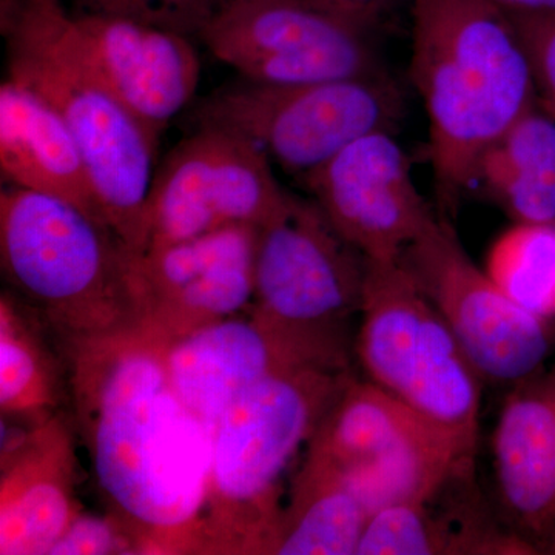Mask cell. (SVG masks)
<instances>
[{
  "label": "cell",
  "mask_w": 555,
  "mask_h": 555,
  "mask_svg": "<svg viewBox=\"0 0 555 555\" xmlns=\"http://www.w3.org/2000/svg\"><path fill=\"white\" fill-rule=\"evenodd\" d=\"M219 2V0H218ZM308 2L317 3V5L326 7V9L332 11H337V13L345 14V16L352 17V20L360 21L361 24H364L363 21L358 20L356 14L350 13L349 10L346 9V7H343L341 3L338 2V0H308ZM367 25V24H364Z\"/></svg>",
  "instance_id": "f546056e"
},
{
  "label": "cell",
  "mask_w": 555,
  "mask_h": 555,
  "mask_svg": "<svg viewBox=\"0 0 555 555\" xmlns=\"http://www.w3.org/2000/svg\"><path fill=\"white\" fill-rule=\"evenodd\" d=\"M91 13L107 14L163 28L184 36H198L217 10L218 0H86Z\"/></svg>",
  "instance_id": "d4e9b609"
},
{
  "label": "cell",
  "mask_w": 555,
  "mask_h": 555,
  "mask_svg": "<svg viewBox=\"0 0 555 555\" xmlns=\"http://www.w3.org/2000/svg\"><path fill=\"white\" fill-rule=\"evenodd\" d=\"M496 491L524 539L555 528V366L507 393L492 436Z\"/></svg>",
  "instance_id": "ac0fdd59"
},
{
  "label": "cell",
  "mask_w": 555,
  "mask_h": 555,
  "mask_svg": "<svg viewBox=\"0 0 555 555\" xmlns=\"http://www.w3.org/2000/svg\"><path fill=\"white\" fill-rule=\"evenodd\" d=\"M258 228L229 225L130 258L139 323L163 341L248 312L254 301Z\"/></svg>",
  "instance_id": "4fadbf2b"
},
{
  "label": "cell",
  "mask_w": 555,
  "mask_h": 555,
  "mask_svg": "<svg viewBox=\"0 0 555 555\" xmlns=\"http://www.w3.org/2000/svg\"><path fill=\"white\" fill-rule=\"evenodd\" d=\"M534 550L520 534H506L492 525L476 503L440 509L436 494L371 514L357 555H517Z\"/></svg>",
  "instance_id": "ffe728a7"
},
{
  "label": "cell",
  "mask_w": 555,
  "mask_h": 555,
  "mask_svg": "<svg viewBox=\"0 0 555 555\" xmlns=\"http://www.w3.org/2000/svg\"><path fill=\"white\" fill-rule=\"evenodd\" d=\"M411 80L429 124L438 203L452 211L481 153L539 104L534 72L495 0H412Z\"/></svg>",
  "instance_id": "7a4b0ae2"
},
{
  "label": "cell",
  "mask_w": 555,
  "mask_h": 555,
  "mask_svg": "<svg viewBox=\"0 0 555 555\" xmlns=\"http://www.w3.org/2000/svg\"><path fill=\"white\" fill-rule=\"evenodd\" d=\"M9 79L46 101L78 142L108 229L131 255L144 247V210L159 134L118 100L62 0H9Z\"/></svg>",
  "instance_id": "3957f363"
},
{
  "label": "cell",
  "mask_w": 555,
  "mask_h": 555,
  "mask_svg": "<svg viewBox=\"0 0 555 555\" xmlns=\"http://www.w3.org/2000/svg\"><path fill=\"white\" fill-rule=\"evenodd\" d=\"M554 550H555V546H554ZM554 553H555V551H554Z\"/></svg>",
  "instance_id": "4dcf8cb0"
},
{
  "label": "cell",
  "mask_w": 555,
  "mask_h": 555,
  "mask_svg": "<svg viewBox=\"0 0 555 555\" xmlns=\"http://www.w3.org/2000/svg\"><path fill=\"white\" fill-rule=\"evenodd\" d=\"M201 127L250 139L287 173L323 166L357 139L393 133L403 93L385 72L306 83L251 80L215 91L198 109Z\"/></svg>",
  "instance_id": "9c48e42d"
},
{
  "label": "cell",
  "mask_w": 555,
  "mask_h": 555,
  "mask_svg": "<svg viewBox=\"0 0 555 555\" xmlns=\"http://www.w3.org/2000/svg\"><path fill=\"white\" fill-rule=\"evenodd\" d=\"M350 371L306 367L255 386L211 430L203 554L270 555L291 485Z\"/></svg>",
  "instance_id": "277c9868"
},
{
  "label": "cell",
  "mask_w": 555,
  "mask_h": 555,
  "mask_svg": "<svg viewBox=\"0 0 555 555\" xmlns=\"http://www.w3.org/2000/svg\"><path fill=\"white\" fill-rule=\"evenodd\" d=\"M75 22L109 89L159 134L198 87L201 62L189 36L101 13Z\"/></svg>",
  "instance_id": "e0dca14e"
},
{
  "label": "cell",
  "mask_w": 555,
  "mask_h": 555,
  "mask_svg": "<svg viewBox=\"0 0 555 555\" xmlns=\"http://www.w3.org/2000/svg\"><path fill=\"white\" fill-rule=\"evenodd\" d=\"M506 11L531 61L539 104L555 118V11Z\"/></svg>",
  "instance_id": "484cf974"
},
{
  "label": "cell",
  "mask_w": 555,
  "mask_h": 555,
  "mask_svg": "<svg viewBox=\"0 0 555 555\" xmlns=\"http://www.w3.org/2000/svg\"><path fill=\"white\" fill-rule=\"evenodd\" d=\"M129 554H139L137 543L107 511L104 514L80 511L50 551V555Z\"/></svg>",
  "instance_id": "4316f807"
},
{
  "label": "cell",
  "mask_w": 555,
  "mask_h": 555,
  "mask_svg": "<svg viewBox=\"0 0 555 555\" xmlns=\"http://www.w3.org/2000/svg\"><path fill=\"white\" fill-rule=\"evenodd\" d=\"M291 195L258 144L230 131L201 127L171 150L152 179L142 251L229 225L261 228L286 208Z\"/></svg>",
  "instance_id": "30bf717a"
},
{
  "label": "cell",
  "mask_w": 555,
  "mask_h": 555,
  "mask_svg": "<svg viewBox=\"0 0 555 555\" xmlns=\"http://www.w3.org/2000/svg\"><path fill=\"white\" fill-rule=\"evenodd\" d=\"M305 454L334 466L371 516L430 499L473 473L476 447L374 383L350 377Z\"/></svg>",
  "instance_id": "52a82bcc"
},
{
  "label": "cell",
  "mask_w": 555,
  "mask_h": 555,
  "mask_svg": "<svg viewBox=\"0 0 555 555\" xmlns=\"http://www.w3.org/2000/svg\"><path fill=\"white\" fill-rule=\"evenodd\" d=\"M367 518L341 474L305 454L288 485L270 555H357Z\"/></svg>",
  "instance_id": "7402d4cb"
},
{
  "label": "cell",
  "mask_w": 555,
  "mask_h": 555,
  "mask_svg": "<svg viewBox=\"0 0 555 555\" xmlns=\"http://www.w3.org/2000/svg\"><path fill=\"white\" fill-rule=\"evenodd\" d=\"M514 222H555V118L537 104L481 153L470 189Z\"/></svg>",
  "instance_id": "44dd1931"
},
{
  "label": "cell",
  "mask_w": 555,
  "mask_h": 555,
  "mask_svg": "<svg viewBox=\"0 0 555 555\" xmlns=\"http://www.w3.org/2000/svg\"><path fill=\"white\" fill-rule=\"evenodd\" d=\"M367 25L308 0H219L198 38L259 83H306L385 72Z\"/></svg>",
  "instance_id": "8fae6325"
},
{
  "label": "cell",
  "mask_w": 555,
  "mask_h": 555,
  "mask_svg": "<svg viewBox=\"0 0 555 555\" xmlns=\"http://www.w3.org/2000/svg\"><path fill=\"white\" fill-rule=\"evenodd\" d=\"M164 358L182 403L210 433L244 393L275 375L306 367L350 371L250 312L166 343Z\"/></svg>",
  "instance_id": "9a60e30c"
},
{
  "label": "cell",
  "mask_w": 555,
  "mask_h": 555,
  "mask_svg": "<svg viewBox=\"0 0 555 555\" xmlns=\"http://www.w3.org/2000/svg\"><path fill=\"white\" fill-rule=\"evenodd\" d=\"M73 415L60 411L2 434L0 555H50L82 511Z\"/></svg>",
  "instance_id": "2e32d148"
},
{
  "label": "cell",
  "mask_w": 555,
  "mask_h": 555,
  "mask_svg": "<svg viewBox=\"0 0 555 555\" xmlns=\"http://www.w3.org/2000/svg\"><path fill=\"white\" fill-rule=\"evenodd\" d=\"M42 320L11 291L0 295V411L35 425L62 411L68 392L65 360L47 341Z\"/></svg>",
  "instance_id": "603a6c76"
},
{
  "label": "cell",
  "mask_w": 555,
  "mask_h": 555,
  "mask_svg": "<svg viewBox=\"0 0 555 555\" xmlns=\"http://www.w3.org/2000/svg\"><path fill=\"white\" fill-rule=\"evenodd\" d=\"M364 269L366 258L339 235L315 201L291 195L286 208L258 228L248 312L273 331L350 366Z\"/></svg>",
  "instance_id": "ba28073f"
},
{
  "label": "cell",
  "mask_w": 555,
  "mask_h": 555,
  "mask_svg": "<svg viewBox=\"0 0 555 555\" xmlns=\"http://www.w3.org/2000/svg\"><path fill=\"white\" fill-rule=\"evenodd\" d=\"M353 353L367 382L476 447L483 377L400 259L366 258Z\"/></svg>",
  "instance_id": "8992f818"
},
{
  "label": "cell",
  "mask_w": 555,
  "mask_h": 555,
  "mask_svg": "<svg viewBox=\"0 0 555 555\" xmlns=\"http://www.w3.org/2000/svg\"><path fill=\"white\" fill-rule=\"evenodd\" d=\"M0 169L11 185L67 201L108 228L72 131L46 101L10 79L0 87Z\"/></svg>",
  "instance_id": "d6986e66"
},
{
  "label": "cell",
  "mask_w": 555,
  "mask_h": 555,
  "mask_svg": "<svg viewBox=\"0 0 555 555\" xmlns=\"http://www.w3.org/2000/svg\"><path fill=\"white\" fill-rule=\"evenodd\" d=\"M400 261L481 377L516 385L543 367L553 326L518 308L477 268L447 219H430Z\"/></svg>",
  "instance_id": "7c38bea8"
},
{
  "label": "cell",
  "mask_w": 555,
  "mask_h": 555,
  "mask_svg": "<svg viewBox=\"0 0 555 555\" xmlns=\"http://www.w3.org/2000/svg\"><path fill=\"white\" fill-rule=\"evenodd\" d=\"M0 264L10 291L57 341L141 326L129 250L67 201L10 185L0 193Z\"/></svg>",
  "instance_id": "5b68a950"
},
{
  "label": "cell",
  "mask_w": 555,
  "mask_h": 555,
  "mask_svg": "<svg viewBox=\"0 0 555 555\" xmlns=\"http://www.w3.org/2000/svg\"><path fill=\"white\" fill-rule=\"evenodd\" d=\"M350 13L356 14L364 24L377 21L383 13L392 9L397 0H338Z\"/></svg>",
  "instance_id": "83f0119b"
},
{
  "label": "cell",
  "mask_w": 555,
  "mask_h": 555,
  "mask_svg": "<svg viewBox=\"0 0 555 555\" xmlns=\"http://www.w3.org/2000/svg\"><path fill=\"white\" fill-rule=\"evenodd\" d=\"M57 343L105 511L139 555L203 554L211 433L171 385L166 341L137 326Z\"/></svg>",
  "instance_id": "6da1fadb"
},
{
  "label": "cell",
  "mask_w": 555,
  "mask_h": 555,
  "mask_svg": "<svg viewBox=\"0 0 555 555\" xmlns=\"http://www.w3.org/2000/svg\"><path fill=\"white\" fill-rule=\"evenodd\" d=\"M506 10L555 11V0H495Z\"/></svg>",
  "instance_id": "f1b7e54d"
},
{
  "label": "cell",
  "mask_w": 555,
  "mask_h": 555,
  "mask_svg": "<svg viewBox=\"0 0 555 555\" xmlns=\"http://www.w3.org/2000/svg\"><path fill=\"white\" fill-rule=\"evenodd\" d=\"M485 272L514 302L555 323V222H514L489 247Z\"/></svg>",
  "instance_id": "cb8c5ba5"
},
{
  "label": "cell",
  "mask_w": 555,
  "mask_h": 555,
  "mask_svg": "<svg viewBox=\"0 0 555 555\" xmlns=\"http://www.w3.org/2000/svg\"><path fill=\"white\" fill-rule=\"evenodd\" d=\"M339 235L367 259L398 261L436 217L393 133L357 139L298 178Z\"/></svg>",
  "instance_id": "5bb4252c"
}]
</instances>
